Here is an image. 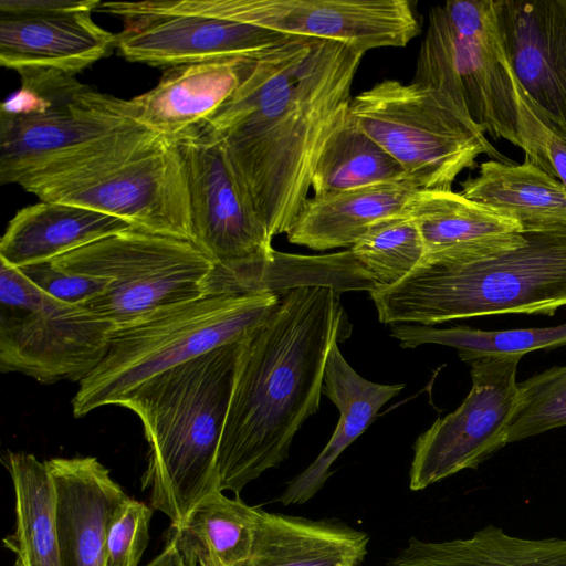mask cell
<instances>
[{"label":"cell","instance_id":"6da1fadb","mask_svg":"<svg viewBox=\"0 0 566 566\" xmlns=\"http://www.w3.org/2000/svg\"><path fill=\"white\" fill-rule=\"evenodd\" d=\"M365 53L289 36L261 54L199 130L219 139L269 235L286 233L311 189L319 154L344 123Z\"/></svg>","mask_w":566,"mask_h":566},{"label":"cell","instance_id":"7a4b0ae2","mask_svg":"<svg viewBox=\"0 0 566 566\" xmlns=\"http://www.w3.org/2000/svg\"><path fill=\"white\" fill-rule=\"evenodd\" d=\"M337 293L321 285L289 289L241 340L217 454L221 492L239 496L280 465L301 426L318 411L327 356L342 332Z\"/></svg>","mask_w":566,"mask_h":566},{"label":"cell","instance_id":"3957f363","mask_svg":"<svg viewBox=\"0 0 566 566\" xmlns=\"http://www.w3.org/2000/svg\"><path fill=\"white\" fill-rule=\"evenodd\" d=\"M240 342L144 381L118 403L140 419L148 444L142 478L150 504L171 524L220 491L217 454L232 391Z\"/></svg>","mask_w":566,"mask_h":566},{"label":"cell","instance_id":"277c9868","mask_svg":"<svg viewBox=\"0 0 566 566\" xmlns=\"http://www.w3.org/2000/svg\"><path fill=\"white\" fill-rule=\"evenodd\" d=\"M524 234L510 250L423 259L395 285L370 293L379 321L430 326L484 315H554L566 305V228Z\"/></svg>","mask_w":566,"mask_h":566},{"label":"cell","instance_id":"5b68a950","mask_svg":"<svg viewBox=\"0 0 566 566\" xmlns=\"http://www.w3.org/2000/svg\"><path fill=\"white\" fill-rule=\"evenodd\" d=\"M280 301L273 291L202 296L115 327L105 356L80 381L72 399L74 417L82 418L104 406H118L149 378L242 340L271 316Z\"/></svg>","mask_w":566,"mask_h":566},{"label":"cell","instance_id":"8992f818","mask_svg":"<svg viewBox=\"0 0 566 566\" xmlns=\"http://www.w3.org/2000/svg\"><path fill=\"white\" fill-rule=\"evenodd\" d=\"M412 82L441 92L484 133L523 150L514 75L499 33L494 0L432 7Z\"/></svg>","mask_w":566,"mask_h":566},{"label":"cell","instance_id":"52a82bcc","mask_svg":"<svg viewBox=\"0 0 566 566\" xmlns=\"http://www.w3.org/2000/svg\"><path fill=\"white\" fill-rule=\"evenodd\" d=\"M349 114L418 190H452L480 155L503 161L470 116L430 86L385 80L353 97Z\"/></svg>","mask_w":566,"mask_h":566},{"label":"cell","instance_id":"ba28073f","mask_svg":"<svg viewBox=\"0 0 566 566\" xmlns=\"http://www.w3.org/2000/svg\"><path fill=\"white\" fill-rule=\"evenodd\" d=\"M19 74L20 88L0 111L1 185L19 184L51 160L140 124L130 99L101 93L73 75L46 70Z\"/></svg>","mask_w":566,"mask_h":566},{"label":"cell","instance_id":"9c48e42d","mask_svg":"<svg viewBox=\"0 0 566 566\" xmlns=\"http://www.w3.org/2000/svg\"><path fill=\"white\" fill-rule=\"evenodd\" d=\"M64 271L109 281L84 307L122 326L158 308L198 300L214 263L193 242L130 228L60 255Z\"/></svg>","mask_w":566,"mask_h":566},{"label":"cell","instance_id":"30bf717a","mask_svg":"<svg viewBox=\"0 0 566 566\" xmlns=\"http://www.w3.org/2000/svg\"><path fill=\"white\" fill-rule=\"evenodd\" d=\"M116 326L59 301L0 260V370L41 384L81 381L103 359Z\"/></svg>","mask_w":566,"mask_h":566},{"label":"cell","instance_id":"8fae6325","mask_svg":"<svg viewBox=\"0 0 566 566\" xmlns=\"http://www.w3.org/2000/svg\"><path fill=\"white\" fill-rule=\"evenodd\" d=\"M98 10L123 20L120 54L151 66L259 56L289 38L239 21L226 0L108 1Z\"/></svg>","mask_w":566,"mask_h":566},{"label":"cell","instance_id":"7c38bea8","mask_svg":"<svg viewBox=\"0 0 566 566\" xmlns=\"http://www.w3.org/2000/svg\"><path fill=\"white\" fill-rule=\"evenodd\" d=\"M32 193L42 201L91 208L134 228L192 242L185 166L174 140L161 138L90 177Z\"/></svg>","mask_w":566,"mask_h":566},{"label":"cell","instance_id":"4fadbf2b","mask_svg":"<svg viewBox=\"0 0 566 566\" xmlns=\"http://www.w3.org/2000/svg\"><path fill=\"white\" fill-rule=\"evenodd\" d=\"M523 356H485L470 361L472 387L460 407L437 419L413 444L409 489L421 491L464 469H475L507 444Z\"/></svg>","mask_w":566,"mask_h":566},{"label":"cell","instance_id":"5bb4252c","mask_svg":"<svg viewBox=\"0 0 566 566\" xmlns=\"http://www.w3.org/2000/svg\"><path fill=\"white\" fill-rule=\"evenodd\" d=\"M174 142L185 166L192 242L216 265L273 260L272 238L222 143L199 132Z\"/></svg>","mask_w":566,"mask_h":566},{"label":"cell","instance_id":"9a60e30c","mask_svg":"<svg viewBox=\"0 0 566 566\" xmlns=\"http://www.w3.org/2000/svg\"><path fill=\"white\" fill-rule=\"evenodd\" d=\"M233 18L287 36L329 40L363 53L406 46L420 32L407 0H227Z\"/></svg>","mask_w":566,"mask_h":566},{"label":"cell","instance_id":"2e32d148","mask_svg":"<svg viewBox=\"0 0 566 566\" xmlns=\"http://www.w3.org/2000/svg\"><path fill=\"white\" fill-rule=\"evenodd\" d=\"M513 75L566 138V0H494Z\"/></svg>","mask_w":566,"mask_h":566},{"label":"cell","instance_id":"e0dca14e","mask_svg":"<svg viewBox=\"0 0 566 566\" xmlns=\"http://www.w3.org/2000/svg\"><path fill=\"white\" fill-rule=\"evenodd\" d=\"M55 491L63 566H105L109 526L129 499L95 457L45 461Z\"/></svg>","mask_w":566,"mask_h":566},{"label":"cell","instance_id":"ac0fdd59","mask_svg":"<svg viewBox=\"0 0 566 566\" xmlns=\"http://www.w3.org/2000/svg\"><path fill=\"white\" fill-rule=\"evenodd\" d=\"M101 0L45 14H0V63L18 73L46 70L75 76L117 48V34L94 22Z\"/></svg>","mask_w":566,"mask_h":566},{"label":"cell","instance_id":"d6986e66","mask_svg":"<svg viewBox=\"0 0 566 566\" xmlns=\"http://www.w3.org/2000/svg\"><path fill=\"white\" fill-rule=\"evenodd\" d=\"M259 56L167 67L151 90L130 99L138 122L168 140L199 132L234 94Z\"/></svg>","mask_w":566,"mask_h":566},{"label":"cell","instance_id":"ffe728a7","mask_svg":"<svg viewBox=\"0 0 566 566\" xmlns=\"http://www.w3.org/2000/svg\"><path fill=\"white\" fill-rule=\"evenodd\" d=\"M406 212L417 223L426 258H462L521 247L522 227L514 219L452 190H417Z\"/></svg>","mask_w":566,"mask_h":566},{"label":"cell","instance_id":"44dd1931","mask_svg":"<svg viewBox=\"0 0 566 566\" xmlns=\"http://www.w3.org/2000/svg\"><path fill=\"white\" fill-rule=\"evenodd\" d=\"M403 387L401 384L382 385L365 379L346 361L338 342H335L325 365L323 392L339 410L337 426L318 457L289 482L280 502L300 505L314 497L329 478L336 459Z\"/></svg>","mask_w":566,"mask_h":566},{"label":"cell","instance_id":"7402d4cb","mask_svg":"<svg viewBox=\"0 0 566 566\" xmlns=\"http://www.w3.org/2000/svg\"><path fill=\"white\" fill-rule=\"evenodd\" d=\"M130 228L127 221L91 208L41 200L10 220L0 242V260L15 269L46 262Z\"/></svg>","mask_w":566,"mask_h":566},{"label":"cell","instance_id":"603a6c76","mask_svg":"<svg viewBox=\"0 0 566 566\" xmlns=\"http://www.w3.org/2000/svg\"><path fill=\"white\" fill-rule=\"evenodd\" d=\"M417 190L401 181L314 196L285 234L291 243L315 251L350 249L375 223L403 212Z\"/></svg>","mask_w":566,"mask_h":566},{"label":"cell","instance_id":"cb8c5ba5","mask_svg":"<svg viewBox=\"0 0 566 566\" xmlns=\"http://www.w3.org/2000/svg\"><path fill=\"white\" fill-rule=\"evenodd\" d=\"M366 533L340 523L261 511L248 566H359Z\"/></svg>","mask_w":566,"mask_h":566},{"label":"cell","instance_id":"d4e9b609","mask_svg":"<svg viewBox=\"0 0 566 566\" xmlns=\"http://www.w3.org/2000/svg\"><path fill=\"white\" fill-rule=\"evenodd\" d=\"M461 193L517 221L524 231L566 228V187L528 160H488Z\"/></svg>","mask_w":566,"mask_h":566},{"label":"cell","instance_id":"484cf974","mask_svg":"<svg viewBox=\"0 0 566 566\" xmlns=\"http://www.w3.org/2000/svg\"><path fill=\"white\" fill-rule=\"evenodd\" d=\"M261 511L216 491L171 524L168 543L185 566H248Z\"/></svg>","mask_w":566,"mask_h":566},{"label":"cell","instance_id":"4316f807","mask_svg":"<svg viewBox=\"0 0 566 566\" xmlns=\"http://www.w3.org/2000/svg\"><path fill=\"white\" fill-rule=\"evenodd\" d=\"M385 566H566V538H522L486 525L467 538L410 537Z\"/></svg>","mask_w":566,"mask_h":566},{"label":"cell","instance_id":"83f0119b","mask_svg":"<svg viewBox=\"0 0 566 566\" xmlns=\"http://www.w3.org/2000/svg\"><path fill=\"white\" fill-rule=\"evenodd\" d=\"M15 499V528L3 538L14 566H63L55 526V491L45 461L25 452L2 457Z\"/></svg>","mask_w":566,"mask_h":566},{"label":"cell","instance_id":"f1b7e54d","mask_svg":"<svg viewBox=\"0 0 566 566\" xmlns=\"http://www.w3.org/2000/svg\"><path fill=\"white\" fill-rule=\"evenodd\" d=\"M401 181H409L403 168L348 113L325 143L313 171L311 188L315 197H323Z\"/></svg>","mask_w":566,"mask_h":566},{"label":"cell","instance_id":"f546056e","mask_svg":"<svg viewBox=\"0 0 566 566\" xmlns=\"http://www.w3.org/2000/svg\"><path fill=\"white\" fill-rule=\"evenodd\" d=\"M391 335L403 348L439 344L458 349L464 361L485 356L521 355L566 345V324L554 327L481 331L469 326L433 328L424 325L394 324Z\"/></svg>","mask_w":566,"mask_h":566},{"label":"cell","instance_id":"4dcf8cb0","mask_svg":"<svg viewBox=\"0 0 566 566\" xmlns=\"http://www.w3.org/2000/svg\"><path fill=\"white\" fill-rule=\"evenodd\" d=\"M350 250L376 291L401 281L426 256L420 230L406 210L375 223Z\"/></svg>","mask_w":566,"mask_h":566},{"label":"cell","instance_id":"1f68e13d","mask_svg":"<svg viewBox=\"0 0 566 566\" xmlns=\"http://www.w3.org/2000/svg\"><path fill=\"white\" fill-rule=\"evenodd\" d=\"M566 426V366L552 367L518 384L507 443Z\"/></svg>","mask_w":566,"mask_h":566},{"label":"cell","instance_id":"d6a6232c","mask_svg":"<svg viewBox=\"0 0 566 566\" xmlns=\"http://www.w3.org/2000/svg\"><path fill=\"white\" fill-rule=\"evenodd\" d=\"M520 133L525 159L566 187V138L514 77Z\"/></svg>","mask_w":566,"mask_h":566},{"label":"cell","instance_id":"836d02e7","mask_svg":"<svg viewBox=\"0 0 566 566\" xmlns=\"http://www.w3.org/2000/svg\"><path fill=\"white\" fill-rule=\"evenodd\" d=\"M153 510L129 497L114 517L106 539L105 566H138L149 542Z\"/></svg>","mask_w":566,"mask_h":566},{"label":"cell","instance_id":"e575fe53","mask_svg":"<svg viewBox=\"0 0 566 566\" xmlns=\"http://www.w3.org/2000/svg\"><path fill=\"white\" fill-rule=\"evenodd\" d=\"M32 284L50 296L67 304L84 306L101 295L109 281L59 269L51 261L18 269Z\"/></svg>","mask_w":566,"mask_h":566},{"label":"cell","instance_id":"d590c367","mask_svg":"<svg viewBox=\"0 0 566 566\" xmlns=\"http://www.w3.org/2000/svg\"><path fill=\"white\" fill-rule=\"evenodd\" d=\"M92 0H1L0 14H45L78 9Z\"/></svg>","mask_w":566,"mask_h":566},{"label":"cell","instance_id":"8d00e7d4","mask_svg":"<svg viewBox=\"0 0 566 566\" xmlns=\"http://www.w3.org/2000/svg\"><path fill=\"white\" fill-rule=\"evenodd\" d=\"M146 566H185V564L174 545L167 543L165 549Z\"/></svg>","mask_w":566,"mask_h":566}]
</instances>
